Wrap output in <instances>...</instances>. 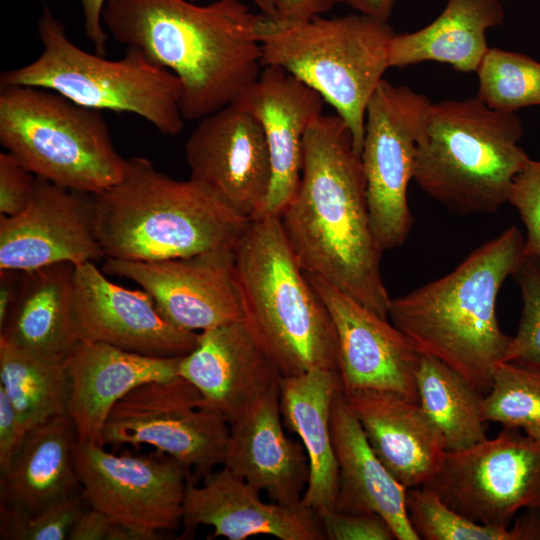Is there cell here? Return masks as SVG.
<instances>
[{
  "instance_id": "cell-25",
  "label": "cell",
  "mask_w": 540,
  "mask_h": 540,
  "mask_svg": "<svg viewBox=\"0 0 540 540\" xmlns=\"http://www.w3.org/2000/svg\"><path fill=\"white\" fill-rule=\"evenodd\" d=\"M77 443L69 414L29 429L7 467L0 471V514L28 517L82 492L74 459Z\"/></svg>"
},
{
  "instance_id": "cell-18",
  "label": "cell",
  "mask_w": 540,
  "mask_h": 540,
  "mask_svg": "<svg viewBox=\"0 0 540 540\" xmlns=\"http://www.w3.org/2000/svg\"><path fill=\"white\" fill-rule=\"evenodd\" d=\"M74 288L79 339L158 357L185 356L197 345L198 333L169 323L145 290L113 283L93 261L75 266Z\"/></svg>"
},
{
  "instance_id": "cell-13",
  "label": "cell",
  "mask_w": 540,
  "mask_h": 540,
  "mask_svg": "<svg viewBox=\"0 0 540 540\" xmlns=\"http://www.w3.org/2000/svg\"><path fill=\"white\" fill-rule=\"evenodd\" d=\"M75 467L82 494L91 507L136 532L141 540L182 524L189 474L171 456L120 455L96 443L78 442Z\"/></svg>"
},
{
  "instance_id": "cell-27",
  "label": "cell",
  "mask_w": 540,
  "mask_h": 540,
  "mask_svg": "<svg viewBox=\"0 0 540 540\" xmlns=\"http://www.w3.org/2000/svg\"><path fill=\"white\" fill-rule=\"evenodd\" d=\"M341 390L338 371L330 369L316 368L280 381L283 423L298 435L309 460V480L301 501L316 513L336 504L338 466L331 411Z\"/></svg>"
},
{
  "instance_id": "cell-22",
  "label": "cell",
  "mask_w": 540,
  "mask_h": 540,
  "mask_svg": "<svg viewBox=\"0 0 540 540\" xmlns=\"http://www.w3.org/2000/svg\"><path fill=\"white\" fill-rule=\"evenodd\" d=\"M181 357L144 355L79 339L63 359L71 384L68 414L78 442L102 445L113 406L139 385L179 376Z\"/></svg>"
},
{
  "instance_id": "cell-35",
  "label": "cell",
  "mask_w": 540,
  "mask_h": 540,
  "mask_svg": "<svg viewBox=\"0 0 540 540\" xmlns=\"http://www.w3.org/2000/svg\"><path fill=\"white\" fill-rule=\"evenodd\" d=\"M513 277L523 307L503 361L540 366V259L526 255Z\"/></svg>"
},
{
  "instance_id": "cell-32",
  "label": "cell",
  "mask_w": 540,
  "mask_h": 540,
  "mask_svg": "<svg viewBox=\"0 0 540 540\" xmlns=\"http://www.w3.org/2000/svg\"><path fill=\"white\" fill-rule=\"evenodd\" d=\"M409 521L424 540H540V511L526 510L512 527L475 522L446 505L427 487L406 490Z\"/></svg>"
},
{
  "instance_id": "cell-21",
  "label": "cell",
  "mask_w": 540,
  "mask_h": 540,
  "mask_svg": "<svg viewBox=\"0 0 540 540\" xmlns=\"http://www.w3.org/2000/svg\"><path fill=\"white\" fill-rule=\"evenodd\" d=\"M235 102L258 119L270 154L272 180L261 216H280L298 189L304 136L323 114L324 100L287 71L264 66Z\"/></svg>"
},
{
  "instance_id": "cell-42",
  "label": "cell",
  "mask_w": 540,
  "mask_h": 540,
  "mask_svg": "<svg viewBox=\"0 0 540 540\" xmlns=\"http://www.w3.org/2000/svg\"><path fill=\"white\" fill-rule=\"evenodd\" d=\"M112 523L107 515L96 508L83 510L73 524L68 540H107Z\"/></svg>"
},
{
  "instance_id": "cell-43",
  "label": "cell",
  "mask_w": 540,
  "mask_h": 540,
  "mask_svg": "<svg viewBox=\"0 0 540 540\" xmlns=\"http://www.w3.org/2000/svg\"><path fill=\"white\" fill-rule=\"evenodd\" d=\"M106 1L107 0H80L85 34L92 42L96 53L102 56L106 55V45L109 37L102 21V13Z\"/></svg>"
},
{
  "instance_id": "cell-16",
  "label": "cell",
  "mask_w": 540,
  "mask_h": 540,
  "mask_svg": "<svg viewBox=\"0 0 540 540\" xmlns=\"http://www.w3.org/2000/svg\"><path fill=\"white\" fill-rule=\"evenodd\" d=\"M102 257L93 194L37 177L27 207L13 216L0 214V269L32 271L56 263L79 265Z\"/></svg>"
},
{
  "instance_id": "cell-9",
  "label": "cell",
  "mask_w": 540,
  "mask_h": 540,
  "mask_svg": "<svg viewBox=\"0 0 540 540\" xmlns=\"http://www.w3.org/2000/svg\"><path fill=\"white\" fill-rule=\"evenodd\" d=\"M0 143L37 177L88 194L116 184L127 161L100 111L33 86L0 85Z\"/></svg>"
},
{
  "instance_id": "cell-20",
  "label": "cell",
  "mask_w": 540,
  "mask_h": 540,
  "mask_svg": "<svg viewBox=\"0 0 540 540\" xmlns=\"http://www.w3.org/2000/svg\"><path fill=\"white\" fill-rule=\"evenodd\" d=\"M260 491L224 467L211 472L204 484L188 479L183 503L181 539H189L200 525L211 526L210 539L245 540L269 535L280 540H323L315 511L297 505L264 502Z\"/></svg>"
},
{
  "instance_id": "cell-19",
  "label": "cell",
  "mask_w": 540,
  "mask_h": 540,
  "mask_svg": "<svg viewBox=\"0 0 540 540\" xmlns=\"http://www.w3.org/2000/svg\"><path fill=\"white\" fill-rule=\"evenodd\" d=\"M179 375L201 395V406L229 424L250 411L282 375L244 318L198 333L196 347L182 356Z\"/></svg>"
},
{
  "instance_id": "cell-1",
  "label": "cell",
  "mask_w": 540,
  "mask_h": 540,
  "mask_svg": "<svg viewBox=\"0 0 540 540\" xmlns=\"http://www.w3.org/2000/svg\"><path fill=\"white\" fill-rule=\"evenodd\" d=\"M280 222L303 271L388 319L391 298L371 226L366 179L352 133L337 115H320L302 147L298 189Z\"/></svg>"
},
{
  "instance_id": "cell-33",
  "label": "cell",
  "mask_w": 540,
  "mask_h": 540,
  "mask_svg": "<svg viewBox=\"0 0 540 540\" xmlns=\"http://www.w3.org/2000/svg\"><path fill=\"white\" fill-rule=\"evenodd\" d=\"M483 415L540 440V366L499 362L483 398Z\"/></svg>"
},
{
  "instance_id": "cell-3",
  "label": "cell",
  "mask_w": 540,
  "mask_h": 540,
  "mask_svg": "<svg viewBox=\"0 0 540 540\" xmlns=\"http://www.w3.org/2000/svg\"><path fill=\"white\" fill-rule=\"evenodd\" d=\"M525 257L524 236L511 226L447 275L391 298L388 318L421 354L439 359L487 393L512 338L498 322V293Z\"/></svg>"
},
{
  "instance_id": "cell-34",
  "label": "cell",
  "mask_w": 540,
  "mask_h": 540,
  "mask_svg": "<svg viewBox=\"0 0 540 540\" xmlns=\"http://www.w3.org/2000/svg\"><path fill=\"white\" fill-rule=\"evenodd\" d=\"M477 97L491 109L515 113L540 106V62L514 51L489 48L477 71Z\"/></svg>"
},
{
  "instance_id": "cell-6",
  "label": "cell",
  "mask_w": 540,
  "mask_h": 540,
  "mask_svg": "<svg viewBox=\"0 0 540 540\" xmlns=\"http://www.w3.org/2000/svg\"><path fill=\"white\" fill-rule=\"evenodd\" d=\"M523 135L516 113L491 109L477 96L433 102L413 180L456 214L495 212L530 159L519 144Z\"/></svg>"
},
{
  "instance_id": "cell-8",
  "label": "cell",
  "mask_w": 540,
  "mask_h": 540,
  "mask_svg": "<svg viewBox=\"0 0 540 540\" xmlns=\"http://www.w3.org/2000/svg\"><path fill=\"white\" fill-rule=\"evenodd\" d=\"M37 30L41 54L27 65L2 72L0 85L45 88L90 109L132 113L166 136L183 131L180 80L142 50L126 47L117 60L89 53L69 39L48 6Z\"/></svg>"
},
{
  "instance_id": "cell-7",
  "label": "cell",
  "mask_w": 540,
  "mask_h": 540,
  "mask_svg": "<svg viewBox=\"0 0 540 540\" xmlns=\"http://www.w3.org/2000/svg\"><path fill=\"white\" fill-rule=\"evenodd\" d=\"M394 31L355 12L285 20L261 14L262 67H279L316 91L350 129L361 153L367 105L389 66Z\"/></svg>"
},
{
  "instance_id": "cell-31",
  "label": "cell",
  "mask_w": 540,
  "mask_h": 540,
  "mask_svg": "<svg viewBox=\"0 0 540 540\" xmlns=\"http://www.w3.org/2000/svg\"><path fill=\"white\" fill-rule=\"evenodd\" d=\"M0 387L27 430L68 414L71 384L63 360H52L0 341Z\"/></svg>"
},
{
  "instance_id": "cell-45",
  "label": "cell",
  "mask_w": 540,
  "mask_h": 540,
  "mask_svg": "<svg viewBox=\"0 0 540 540\" xmlns=\"http://www.w3.org/2000/svg\"><path fill=\"white\" fill-rule=\"evenodd\" d=\"M395 3L396 0H349L347 4L358 13L388 22Z\"/></svg>"
},
{
  "instance_id": "cell-39",
  "label": "cell",
  "mask_w": 540,
  "mask_h": 540,
  "mask_svg": "<svg viewBox=\"0 0 540 540\" xmlns=\"http://www.w3.org/2000/svg\"><path fill=\"white\" fill-rule=\"evenodd\" d=\"M37 176L9 152L0 153V214L13 216L29 204Z\"/></svg>"
},
{
  "instance_id": "cell-46",
  "label": "cell",
  "mask_w": 540,
  "mask_h": 540,
  "mask_svg": "<svg viewBox=\"0 0 540 540\" xmlns=\"http://www.w3.org/2000/svg\"><path fill=\"white\" fill-rule=\"evenodd\" d=\"M193 2L201 1V0H190ZM253 2L261 11V14H264L266 16L275 17L276 15V6H275V0H250Z\"/></svg>"
},
{
  "instance_id": "cell-17",
  "label": "cell",
  "mask_w": 540,
  "mask_h": 540,
  "mask_svg": "<svg viewBox=\"0 0 540 540\" xmlns=\"http://www.w3.org/2000/svg\"><path fill=\"white\" fill-rule=\"evenodd\" d=\"M305 275L336 328L342 391H389L418 402L416 373L421 353L411 340L388 319L324 279L307 272Z\"/></svg>"
},
{
  "instance_id": "cell-5",
  "label": "cell",
  "mask_w": 540,
  "mask_h": 540,
  "mask_svg": "<svg viewBox=\"0 0 540 540\" xmlns=\"http://www.w3.org/2000/svg\"><path fill=\"white\" fill-rule=\"evenodd\" d=\"M244 320L282 377L338 371L332 317L299 265L279 216L250 220L235 248Z\"/></svg>"
},
{
  "instance_id": "cell-38",
  "label": "cell",
  "mask_w": 540,
  "mask_h": 540,
  "mask_svg": "<svg viewBox=\"0 0 540 540\" xmlns=\"http://www.w3.org/2000/svg\"><path fill=\"white\" fill-rule=\"evenodd\" d=\"M316 514L328 540L396 539L388 523L376 513L324 509Z\"/></svg>"
},
{
  "instance_id": "cell-15",
  "label": "cell",
  "mask_w": 540,
  "mask_h": 540,
  "mask_svg": "<svg viewBox=\"0 0 540 540\" xmlns=\"http://www.w3.org/2000/svg\"><path fill=\"white\" fill-rule=\"evenodd\" d=\"M190 178L248 220L260 217L272 168L262 126L238 102L200 119L185 144Z\"/></svg>"
},
{
  "instance_id": "cell-23",
  "label": "cell",
  "mask_w": 540,
  "mask_h": 540,
  "mask_svg": "<svg viewBox=\"0 0 540 540\" xmlns=\"http://www.w3.org/2000/svg\"><path fill=\"white\" fill-rule=\"evenodd\" d=\"M372 450L405 488L424 486L440 469L444 439L418 402L372 389L343 392Z\"/></svg>"
},
{
  "instance_id": "cell-4",
  "label": "cell",
  "mask_w": 540,
  "mask_h": 540,
  "mask_svg": "<svg viewBox=\"0 0 540 540\" xmlns=\"http://www.w3.org/2000/svg\"><path fill=\"white\" fill-rule=\"evenodd\" d=\"M94 224L106 258L158 261L235 249L250 220L205 186L127 159L121 179L93 194Z\"/></svg>"
},
{
  "instance_id": "cell-28",
  "label": "cell",
  "mask_w": 540,
  "mask_h": 540,
  "mask_svg": "<svg viewBox=\"0 0 540 540\" xmlns=\"http://www.w3.org/2000/svg\"><path fill=\"white\" fill-rule=\"evenodd\" d=\"M72 263H56L24 271L21 294L0 341L52 360H63L79 340L74 313Z\"/></svg>"
},
{
  "instance_id": "cell-37",
  "label": "cell",
  "mask_w": 540,
  "mask_h": 540,
  "mask_svg": "<svg viewBox=\"0 0 540 540\" xmlns=\"http://www.w3.org/2000/svg\"><path fill=\"white\" fill-rule=\"evenodd\" d=\"M526 230L525 253L540 259V159H529L514 179L509 197Z\"/></svg>"
},
{
  "instance_id": "cell-11",
  "label": "cell",
  "mask_w": 540,
  "mask_h": 540,
  "mask_svg": "<svg viewBox=\"0 0 540 540\" xmlns=\"http://www.w3.org/2000/svg\"><path fill=\"white\" fill-rule=\"evenodd\" d=\"M229 437V422L202 407L198 390L179 375L144 383L121 398L106 419L102 445L153 446L196 483L224 464Z\"/></svg>"
},
{
  "instance_id": "cell-14",
  "label": "cell",
  "mask_w": 540,
  "mask_h": 540,
  "mask_svg": "<svg viewBox=\"0 0 540 540\" xmlns=\"http://www.w3.org/2000/svg\"><path fill=\"white\" fill-rule=\"evenodd\" d=\"M103 270L138 284L180 329L200 333L244 318L235 249L158 261L106 258Z\"/></svg>"
},
{
  "instance_id": "cell-26",
  "label": "cell",
  "mask_w": 540,
  "mask_h": 540,
  "mask_svg": "<svg viewBox=\"0 0 540 540\" xmlns=\"http://www.w3.org/2000/svg\"><path fill=\"white\" fill-rule=\"evenodd\" d=\"M331 435L338 466L336 510L380 515L397 540H420L406 508V490L372 450L341 390L331 411Z\"/></svg>"
},
{
  "instance_id": "cell-24",
  "label": "cell",
  "mask_w": 540,
  "mask_h": 540,
  "mask_svg": "<svg viewBox=\"0 0 540 540\" xmlns=\"http://www.w3.org/2000/svg\"><path fill=\"white\" fill-rule=\"evenodd\" d=\"M280 385L230 424L223 466L274 502L301 503L309 480V460L301 441L285 434Z\"/></svg>"
},
{
  "instance_id": "cell-2",
  "label": "cell",
  "mask_w": 540,
  "mask_h": 540,
  "mask_svg": "<svg viewBox=\"0 0 540 540\" xmlns=\"http://www.w3.org/2000/svg\"><path fill=\"white\" fill-rule=\"evenodd\" d=\"M260 17L242 0H107L102 13L115 41L142 50L178 77L185 120L235 102L256 80Z\"/></svg>"
},
{
  "instance_id": "cell-30",
  "label": "cell",
  "mask_w": 540,
  "mask_h": 540,
  "mask_svg": "<svg viewBox=\"0 0 540 540\" xmlns=\"http://www.w3.org/2000/svg\"><path fill=\"white\" fill-rule=\"evenodd\" d=\"M418 403L441 433L447 452L487 438L483 393L439 359L421 354L416 373Z\"/></svg>"
},
{
  "instance_id": "cell-40",
  "label": "cell",
  "mask_w": 540,
  "mask_h": 540,
  "mask_svg": "<svg viewBox=\"0 0 540 540\" xmlns=\"http://www.w3.org/2000/svg\"><path fill=\"white\" fill-rule=\"evenodd\" d=\"M28 430L0 387V471L4 470L23 443Z\"/></svg>"
},
{
  "instance_id": "cell-12",
  "label": "cell",
  "mask_w": 540,
  "mask_h": 540,
  "mask_svg": "<svg viewBox=\"0 0 540 540\" xmlns=\"http://www.w3.org/2000/svg\"><path fill=\"white\" fill-rule=\"evenodd\" d=\"M424 487L475 522L509 527L520 510L540 511V440L503 427L492 439L446 452Z\"/></svg>"
},
{
  "instance_id": "cell-36",
  "label": "cell",
  "mask_w": 540,
  "mask_h": 540,
  "mask_svg": "<svg viewBox=\"0 0 540 540\" xmlns=\"http://www.w3.org/2000/svg\"><path fill=\"white\" fill-rule=\"evenodd\" d=\"M83 494L56 502L28 517L0 514V538L9 540H64L83 512Z\"/></svg>"
},
{
  "instance_id": "cell-10",
  "label": "cell",
  "mask_w": 540,
  "mask_h": 540,
  "mask_svg": "<svg viewBox=\"0 0 540 540\" xmlns=\"http://www.w3.org/2000/svg\"><path fill=\"white\" fill-rule=\"evenodd\" d=\"M432 104L426 95L383 79L367 105L360 155L371 226L383 251L400 247L411 231L408 187Z\"/></svg>"
},
{
  "instance_id": "cell-41",
  "label": "cell",
  "mask_w": 540,
  "mask_h": 540,
  "mask_svg": "<svg viewBox=\"0 0 540 540\" xmlns=\"http://www.w3.org/2000/svg\"><path fill=\"white\" fill-rule=\"evenodd\" d=\"M349 0H275V17L285 20H306L322 16Z\"/></svg>"
},
{
  "instance_id": "cell-29",
  "label": "cell",
  "mask_w": 540,
  "mask_h": 540,
  "mask_svg": "<svg viewBox=\"0 0 540 540\" xmlns=\"http://www.w3.org/2000/svg\"><path fill=\"white\" fill-rule=\"evenodd\" d=\"M500 0H447L438 17L423 28L394 34L389 49L390 68L426 61L451 65L460 72H476L489 50L487 30L502 25Z\"/></svg>"
},
{
  "instance_id": "cell-44",
  "label": "cell",
  "mask_w": 540,
  "mask_h": 540,
  "mask_svg": "<svg viewBox=\"0 0 540 540\" xmlns=\"http://www.w3.org/2000/svg\"><path fill=\"white\" fill-rule=\"evenodd\" d=\"M23 276L24 271L0 269V330L21 294Z\"/></svg>"
}]
</instances>
